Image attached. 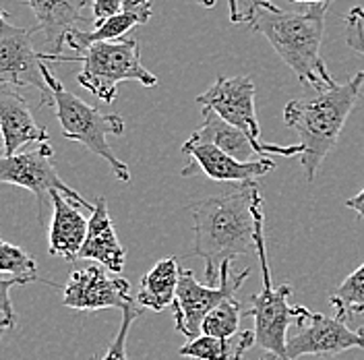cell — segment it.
<instances>
[{
    "instance_id": "obj_1",
    "label": "cell",
    "mask_w": 364,
    "mask_h": 360,
    "mask_svg": "<svg viewBox=\"0 0 364 360\" xmlns=\"http://www.w3.org/2000/svg\"><path fill=\"white\" fill-rule=\"evenodd\" d=\"M245 23L265 36L277 56L292 68L298 81L313 91L333 85V77L321 56L325 17L331 2L309 4L306 11H284L269 0H247Z\"/></svg>"
},
{
    "instance_id": "obj_2",
    "label": "cell",
    "mask_w": 364,
    "mask_h": 360,
    "mask_svg": "<svg viewBox=\"0 0 364 360\" xmlns=\"http://www.w3.org/2000/svg\"><path fill=\"white\" fill-rule=\"evenodd\" d=\"M257 193V182H245L226 195L191 205L195 230L193 255L205 261L207 284L220 282V270L226 261L257 253L252 216Z\"/></svg>"
},
{
    "instance_id": "obj_3",
    "label": "cell",
    "mask_w": 364,
    "mask_h": 360,
    "mask_svg": "<svg viewBox=\"0 0 364 360\" xmlns=\"http://www.w3.org/2000/svg\"><path fill=\"white\" fill-rule=\"evenodd\" d=\"M364 90V70L346 83H333L309 97L292 100L284 108V122L300 139V164L309 182L317 179L318 168L333 149L341 129Z\"/></svg>"
},
{
    "instance_id": "obj_4",
    "label": "cell",
    "mask_w": 364,
    "mask_h": 360,
    "mask_svg": "<svg viewBox=\"0 0 364 360\" xmlns=\"http://www.w3.org/2000/svg\"><path fill=\"white\" fill-rule=\"evenodd\" d=\"M252 216H255V245L257 257L261 265V280L263 288L261 292L250 296L249 309H245V317L255 321L252 334L255 346L261 348V360H288L286 344H288V327L292 317V307L288 298L292 296V284L273 286L272 270L267 261V243H265V209L261 193L255 195L252 201Z\"/></svg>"
},
{
    "instance_id": "obj_5",
    "label": "cell",
    "mask_w": 364,
    "mask_h": 360,
    "mask_svg": "<svg viewBox=\"0 0 364 360\" xmlns=\"http://www.w3.org/2000/svg\"><path fill=\"white\" fill-rule=\"evenodd\" d=\"M42 73H44L54 114L60 122L63 135L68 141L81 143L85 149H90L93 156L106 159L112 168L114 176L122 182L131 180V170L129 166L118 158L112 152L108 137L122 135L124 133V120L118 114L100 112L95 106L83 102L79 95L65 90V85L54 77V73L42 63Z\"/></svg>"
},
{
    "instance_id": "obj_6",
    "label": "cell",
    "mask_w": 364,
    "mask_h": 360,
    "mask_svg": "<svg viewBox=\"0 0 364 360\" xmlns=\"http://www.w3.org/2000/svg\"><path fill=\"white\" fill-rule=\"evenodd\" d=\"M50 60H79L83 63L77 81L104 104H112L118 93V83L136 81L143 88H156L158 77L141 63V48L135 38L118 42H97L83 50L79 56H58Z\"/></svg>"
},
{
    "instance_id": "obj_7",
    "label": "cell",
    "mask_w": 364,
    "mask_h": 360,
    "mask_svg": "<svg viewBox=\"0 0 364 360\" xmlns=\"http://www.w3.org/2000/svg\"><path fill=\"white\" fill-rule=\"evenodd\" d=\"M230 271H232V261H226L220 270V288H211L197 282L195 273L191 270L181 271L176 296L170 309L174 315L176 332H181L184 338H199L205 317L228 298H236V292L240 290V286L245 284L250 273L249 268L240 271L238 275H232Z\"/></svg>"
},
{
    "instance_id": "obj_8",
    "label": "cell",
    "mask_w": 364,
    "mask_h": 360,
    "mask_svg": "<svg viewBox=\"0 0 364 360\" xmlns=\"http://www.w3.org/2000/svg\"><path fill=\"white\" fill-rule=\"evenodd\" d=\"M0 184L21 186L33 193L40 203V218H42L46 197H50L52 193H63L81 209L90 213L93 211V205H90L58 176L54 164V149L50 143H38L36 147L19 152L15 156H0Z\"/></svg>"
},
{
    "instance_id": "obj_9",
    "label": "cell",
    "mask_w": 364,
    "mask_h": 360,
    "mask_svg": "<svg viewBox=\"0 0 364 360\" xmlns=\"http://www.w3.org/2000/svg\"><path fill=\"white\" fill-rule=\"evenodd\" d=\"M292 317L298 325V332L292 338H288L286 344L288 360H298L302 356L331 359L352 348L364 350V342L358 332L348 329L346 319L341 317L315 313L302 305L292 307Z\"/></svg>"
},
{
    "instance_id": "obj_10",
    "label": "cell",
    "mask_w": 364,
    "mask_h": 360,
    "mask_svg": "<svg viewBox=\"0 0 364 360\" xmlns=\"http://www.w3.org/2000/svg\"><path fill=\"white\" fill-rule=\"evenodd\" d=\"M36 27H19L9 21V13L0 9V85L6 88H36L42 93L40 104L52 102L42 73V54L31 44Z\"/></svg>"
},
{
    "instance_id": "obj_11",
    "label": "cell",
    "mask_w": 364,
    "mask_h": 360,
    "mask_svg": "<svg viewBox=\"0 0 364 360\" xmlns=\"http://www.w3.org/2000/svg\"><path fill=\"white\" fill-rule=\"evenodd\" d=\"M63 302L75 311H124L127 307L136 305L131 284L120 275H110L102 265H87L85 270L73 271L63 288Z\"/></svg>"
},
{
    "instance_id": "obj_12",
    "label": "cell",
    "mask_w": 364,
    "mask_h": 360,
    "mask_svg": "<svg viewBox=\"0 0 364 360\" xmlns=\"http://www.w3.org/2000/svg\"><path fill=\"white\" fill-rule=\"evenodd\" d=\"M255 83L247 75L218 77L209 90L197 97L201 108H209L232 127L240 129L255 143H261V127L255 112Z\"/></svg>"
},
{
    "instance_id": "obj_13",
    "label": "cell",
    "mask_w": 364,
    "mask_h": 360,
    "mask_svg": "<svg viewBox=\"0 0 364 360\" xmlns=\"http://www.w3.org/2000/svg\"><path fill=\"white\" fill-rule=\"evenodd\" d=\"M182 154L188 158V166L182 170L184 176L193 174H205L207 179L218 182H255L257 179L269 174L275 170V162L269 158H257L252 162H240V159L228 156L215 145L209 143H193L186 139L182 145Z\"/></svg>"
},
{
    "instance_id": "obj_14",
    "label": "cell",
    "mask_w": 364,
    "mask_h": 360,
    "mask_svg": "<svg viewBox=\"0 0 364 360\" xmlns=\"http://www.w3.org/2000/svg\"><path fill=\"white\" fill-rule=\"evenodd\" d=\"M201 112H203V125L188 139L193 143H209V145H215L222 152H226L228 156L240 159V162H252L250 159L252 156L267 158L272 154H279V156H286V158H290V156H298L300 158V154H302V147L300 145L282 147V145L255 143L240 129L232 127L230 122H226L224 118H220L213 110L201 108Z\"/></svg>"
},
{
    "instance_id": "obj_15",
    "label": "cell",
    "mask_w": 364,
    "mask_h": 360,
    "mask_svg": "<svg viewBox=\"0 0 364 360\" xmlns=\"http://www.w3.org/2000/svg\"><path fill=\"white\" fill-rule=\"evenodd\" d=\"M87 4L90 0H27V6L38 19V29L46 36L48 54H42L44 63L63 56L67 36L77 29V23L83 21V9Z\"/></svg>"
},
{
    "instance_id": "obj_16",
    "label": "cell",
    "mask_w": 364,
    "mask_h": 360,
    "mask_svg": "<svg viewBox=\"0 0 364 360\" xmlns=\"http://www.w3.org/2000/svg\"><path fill=\"white\" fill-rule=\"evenodd\" d=\"M0 131L4 156H15L29 143H48V131L33 120L27 100L13 88L0 90Z\"/></svg>"
},
{
    "instance_id": "obj_17",
    "label": "cell",
    "mask_w": 364,
    "mask_h": 360,
    "mask_svg": "<svg viewBox=\"0 0 364 360\" xmlns=\"http://www.w3.org/2000/svg\"><path fill=\"white\" fill-rule=\"evenodd\" d=\"M50 201L54 207L52 222H50V238H48L50 255L63 257L75 263L87 238L90 220L81 213V207L67 199L63 193H52Z\"/></svg>"
},
{
    "instance_id": "obj_18",
    "label": "cell",
    "mask_w": 364,
    "mask_h": 360,
    "mask_svg": "<svg viewBox=\"0 0 364 360\" xmlns=\"http://www.w3.org/2000/svg\"><path fill=\"white\" fill-rule=\"evenodd\" d=\"M79 259L95 261L97 265L112 271L114 275H118L124 270L127 250L116 236V230H114L110 213H108V203L104 197L95 199L93 203L90 226H87V238L79 253Z\"/></svg>"
},
{
    "instance_id": "obj_19",
    "label": "cell",
    "mask_w": 364,
    "mask_h": 360,
    "mask_svg": "<svg viewBox=\"0 0 364 360\" xmlns=\"http://www.w3.org/2000/svg\"><path fill=\"white\" fill-rule=\"evenodd\" d=\"M154 17V4L151 0H122L120 13L112 15L110 19L95 23L91 31L73 29L67 36V46L73 48L77 54L87 50L91 44L97 42H118L127 31H131L136 25H145Z\"/></svg>"
},
{
    "instance_id": "obj_20",
    "label": "cell",
    "mask_w": 364,
    "mask_h": 360,
    "mask_svg": "<svg viewBox=\"0 0 364 360\" xmlns=\"http://www.w3.org/2000/svg\"><path fill=\"white\" fill-rule=\"evenodd\" d=\"M182 268L178 265L176 257H166L158 261L151 270L141 277L139 292L135 300L141 309H149L159 313L168 307H172L178 280H181Z\"/></svg>"
},
{
    "instance_id": "obj_21",
    "label": "cell",
    "mask_w": 364,
    "mask_h": 360,
    "mask_svg": "<svg viewBox=\"0 0 364 360\" xmlns=\"http://www.w3.org/2000/svg\"><path fill=\"white\" fill-rule=\"evenodd\" d=\"M255 346L252 329L240 332L234 338H211L201 334L199 338L188 339L178 354L193 360H242V356Z\"/></svg>"
},
{
    "instance_id": "obj_22",
    "label": "cell",
    "mask_w": 364,
    "mask_h": 360,
    "mask_svg": "<svg viewBox=\"0 0 364 360\" xmlns=\"http://www.w3.org/2000/svg\"><path fill=\"white\" fill-rule=\"evenodd\" d=\"M329 302L336 315L346 319L348 315H363L364 313V263L352 271L336 292L329 296Z\"/></svg>"
},
{
    "instance_id": "obj_23",
    "label": "cell",
    "mask_w": 364,
    "mask_h": 360,
    "mask_svg": "<svg viewBox=\"0 0 364 360\" xmlns=\"http://www.w3.org/2000/svg\"><path fill=\"white\" fill-rule=\"evenodd\" d=\"M242 317H245L242 305L236 298H228L205 317L201 334L211 338H234L238 334V325Z\"/></svg>"
},
{
    "instance_id": "obj_24",
    "label": "cell",
    "mask_w": 364,
    "mask_h": 360,
    "mask_svg": "<svg viewBox=\"0 0 364 360\" xmlns=\"http://www.w3.org/2000/svg\"><path fill=\"white\" fill-rule=\"evenodd\" d=\"M0 273H11L13 277L36 282L38 280V263L23 248L9 245L0 238Z\"/></svg>"
},
{
    "instance_id": "obj_25",
    "label": "cell",
    "mask_w": 364,
    "mask_h": 360,
    "mask_svg": "<svg viewBox=\"0 0 364 360\" xmlns=\"http://www.w3.org/2000/svg\"><path fill=\"white\" fill-rule=\"evenodd\" d=\"M141 313H143V309L139 305L127 307L122 311V323H120V329H118L114 342L102 356H93L91 360H127V338H129L133 321H136V317H141Z\"/></svg>"
},
{
    "instance_id": "obj_26",
    "label": "cell",
    "mask_w": 364,
    "mask_h": 360,
    "mask_svg": "<svg viewBox=\"0 0 364 360\" xmlns=\"http://www.w3.org/2000/svg\"><path fill=\"white\" fill-rule=\"evenodd\" d=\"M343 29H346V44L352 52L364 56V9L352 6L343 17Z\"/></svg>"
},
{
    "instance_id": "obj_27",
    "label": "cell",
    "mask_w": 364,
    "mask_h": 360,
    "mask_svg": "<svg viewBox=\"0 0 364 360\" xmlns=\"http://www.w3.org/2000/svg\"><path fill=\"white\" fill-rule=\"evenodd\" d=\"M23 284H29V280H23V277H11V280H2L0 277V321H6L13 329L15 325V309H13V302H11V288L15 286H23Z\"/></svg>"
},
{
    "instance_id": "obj_28",
    "label": "cell",
    "mask_w": 364,
    "mask_h": 360,
    "mask_svg": "<svg viewBox=\"0 0 364 360\" xmlns=\"http://www.w3.org/2000/svg\"><path fill=\"white\" fill-rule=\"evenodd\" d=\"M120 9H122V0H93L91 2V11H93L95 23L110 19L112 15L120 13Z\"/></svg>"
},
{
    "instance_id": "obj_29",
    "label": "cell",
    "mask_w": 364,
    "mask_h": 360,
    "mask_svg": "<svg viewBox=\"0 0 364 360\" xmlns=\"http://www.w3.org/2000/svg\"><path fill=\"white\" fill-rule=\"evenodd\" d=\"M346 205H348L352 211H356V213H358V216H360V218L364 220V189L360 191V193H358V195H356V197L348 199V201H346Z\"/></svg>"
},
{
    "instance_id": "obj_30",
    "label": "cell",
    "mask_w": 364,
    "mask_h": 360,
    "mask_svg": "<svg viewBox=\"0 0 364 360\" xmlns=\"http://www.w3.org/2000/svg\"><path fill=\"white\" fill-rule=\"evenodd\" d=\"M228 9H230V21L245 23V13H240L238 0H228Z\"/></svg>"
},
{
    "instance_id": "obj_31",
    "label": "cell",
    "mask_w": 364,
    "mask_h": 360,
    "mask_svg": "<svg viewBox=\"0 0 364 360\" xmlns=\"http://www.w3.org/2000/svg\"><path fill=\"white\" fill-rule=\"evenodd\" d=\"M193 2H197L199 6H205V9H213L215 6V0H193Z\"/></svg>"
},
{
    "instance_id": "obj_32",
    "label": "cell",
    "mask_w": 364,
    "mask_h": 360,
    "mask_svg": "<svg viewBox=\"0 0 364 360\" xmlns=\"http://www.w3.org/2000/svg\"><path fill=\"white\" fill-rule=\"evenodd\" d=\"M6 329H11V325H9L6 321H0V339H2V336L6 334Z\"/></svg>"
},
{
    "instance_id": "obj_33",
    "label": "cell",
    "mask_w": 364,
    "mask_h": 360,
    "mask_svg": "<svg viewBox=\"0 0 364 360\" xmlns=\"http://www.w3.org/2000/svg\"><path fill=\"white\" fill-rule=\"evenodd\" d=\"M294 2H304V4H318V2H333V0H294Z\"/></svg>"
},
{
    "instance_id": "obj_34",
    "label": "cell",
    "mask_w": 364,
    "mask_h": 360,
    "mask_svg": "<svg viewBox=\"0 0 364 360\" xmlns=\"http://www.w3.org/2000/svg\"><path fill=\"white\" fill-rule=\"evenodd\" d=\"M0 156H4V139H2V131H0Z\"/></svg>"
},
{
    "instance_id": "obj_35",
    "label": "cell",
    "mask_w": 364,
    "mask_h": 360,
    "mask_svg": "<svg viewBox=\"0 0 364 360\" xmlns=\"http://www.w3.org/2000/svg\"><path fill=\"white\" fill-rule=\"evenodd\" d=\"M358 336H360V338H363V342H364V325L360 327V329H358Z\"/></svg>"
}]
</instances>
